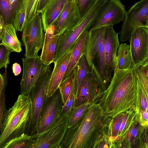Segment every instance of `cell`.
Returning a JSON list of instances; mask_svg holds the SVG:
<instances>
[{"instance_id": "74e56055", "label": "cell", "mask_w": 148, "mask_h": 148, "mask_svg": "<svg viewBox=\"0 0 148 148\" xmlns=\"http://www.w3.org/2000/svg\"><path fill=\"white\" fill-rule=\"evenodd\" d=\"M129 113H127L125 116L120 127L118 134H120L123 130L128 117Z\"/></svg>"}, {"instance_id": "603a6c76", "label": "cell", "mask_w": 148, "mask_h": 148, "mask_svg": "<svg viewBox=\"0 0 148 148\" xmlns=\"http://www.w3.org/2000/svg\"><path fill=\"white\" fill-rule=\"evenodd\" d=\"M90 72L88 63L84 55L82 56L73 72L74 79L72 89L75 97L77 94L79 85L85 74Z\"/></svg>"}, {"instance_id": "836d02e7", "label": "cell", "mask_w": 148, "mask_h": 148, "mask_svg": "<svg viewBox=\"0 0 148 148\" xmlns=\"http://www.w3.org/2000/svg\"><path fill=\"white\" fill-rule=\"evenodd\" d=\"M126 113L120 115L114 121L112 126V134L113 136H116L118 134L119 131L121 124L125 116Z\"/></svg>"}, {"instance_id": "cb8c5ba5", "label": "cell", "mask_w": 148, "mask_h": 148, "mask_svg": "<svg viewBox=\"0 0 148 148\" xmlns=\"http://www.w3.org/2000/svg\"><path fill=\"white\" fill-rule=\"evenodd\" d=\"M27 0H22L15 12L12 24L16 29L22 31L26 14V3Z\"/></svg>"}, {"instance_id": "277c9868", "label": "cell", "mask_w": 148, "mask_h": 148, "mask_svg": "<svg viewBox=\"0 0 148 148\" xmlns=\"http://www.w3.org/2000/svg\"><path fill=\"white\" fill-rule=\"evenodd\" d=\"M31 102L28 95L20 94L14 104L7 110L0 135V148L14 138L25 133L31 117Z\"/></svg>"}, {"instance_id": "1f68e13d", "label": "cell", "mask_w": 148, "mask_h": 148, "mask_svg": "<svg viewBox=\"0 0 148 148\" xmlns=\"http://www.w3.org/2000/svg\"><path fill=\"white\" fill-rule=\"evenodd\" d=\"M5 90L0 93V135L4 116L7 110L5 104Z\"/></svg>"}, {"instance_id": "4dcf8cb0", "label": "cell", "mask_w": 148, "mask_h": 148, "mask_svg": "<svg viewBox=\"0 0 148 148\" xmlns=\"http://www.w3.org/2000/svg\"><path fill=\"white\" fill-rule=\"evenodd\" d=\"M75 95L72 89L65 104L63 105L60 114L69 116L74 106Z\"/></svg>"}, {"instance_id": "e575fe53", "label": "cell", "mask_w": 148, "mask_h": 148, "mask_svg": "<svg viewBox=\"0 0 148 148\" xmlns=\"http://www.w3.org/2000/svg\"><path fill=\"white\" fill-rule=\"evenodd\" d=\"M5 77L0 73V93L5 90L7 84V80Z\"/></svg>"}, {"instance_id": "7a4b0ae2", "label": "cell", "mask_w": 148, "mask_h": 148, "mask_svg": "<svg viewBox=\"0 0 148 148\" xmlns=\"http://www.w3.org/2000/svg\"><path fill=\"white\" fill-rule=\"evenodd\" d=\"M107 116L99 104H90L82 119L68 128L63 141L69 148L93 147L104 128Z\"/></svg>"}, {"instance_id": "ba28073f", "label": "cell", "mask_w": 148, "mask_h": 148, "mask_svg": "<svg viewBox=\"0 0 148 148\" xmlns=\"http://www.w3.org/2000/svg\"><path fill=\"white\" fill-rule=\"evenodd\" d=\"M69 117L60 114L55 122L45 132L32 135L30 148H61L68 128Z\"/></svg>"}, {"instance_id": "d6a6232c", "label": "cell", "mask_w": 148, "mask_h": 148, "mask_svg": "<svg viewBox=\"0 0 148 148\" xmlns=\"http://www.w3.org/2000/svg\"><path fill=\"white\" fill-rule=\"evenodd\" d=\"M79 7L82 18L88 11L95 0H75Z\"/></svg>"}, {"instance_id": "8d00e7d4", "label": "cell", "mask_w": 148, "mask_h": 148, "mask_svg": "<svg viewBox=\"0 0 148 148\" xmlns=\"http://www.w3.org/2000/svg\"><path fill=\"white\" fill-rule=\"evenodd\" d=\"M49 0H40L39 2L37 12H40Z\"/></svg>"}, {"instance_id": "e0dca14e", "label": "cell", "mask_w": 148, "mask_h": 148, "mask_svg": "<svg viewBox=\"0 0 148 148\" xmlns=\"http://www.w3.org/2000/svg\"><path fill=\"white\" fill-rule=\"evenodd\" d=\"M102 92L98 84L90 72L87 73L79 87L74 107L89 102L93 103L94 94Z\"/></svg>"}, {"instance_id": "9c48e42d", "label": "cell", "mask_w": 148, "mask_h": 148, "mask_svg": "<svg viewBox=\"0 0 148 148\" xmlns=\"http://www.w3.org/2000/svg\"><path fill=\"white\" fill-rule=\"evenodd\" d=\"M141 27H148V0L135 3L126 12L121 26L120 41H129L135 30Z\"/></svg>"}, {"instance_id": "f1b7e54d", "label": "cell", "mask_w": 148, "mask_h": 148, "mask_svg": "<svg viewBox=\"0 0 148 148\" xmlns=\"http://www.w3.org/2000/svg\"><path fill=\"white\" fill-rule=\"evenodd\" d=\"M40 0H27L26 3V14L24 25L29 22L36 14Z\"/></svg>"}, {"instance_id": "4316f807", "label": "cell", "mask_w": 148, "mask_h": 148, "mask_svg": "<svg viewBox=\"0 0 148 148\" xmlns=\"http://www.w3.org/2000/svg\"><path fill=\"white\" fill-rule=\"evenodd\" d=\"M73 79V73L64 78L59 84L58 89L61 96L63 105L66 102L71 93Z\"/></svg>"}, {"instance_id": "2e32d148", "label": "cell", "mask_w": 148, "mask_h": 148, "mask_svg": "<svg viewBox=\"0 0 148 148\" xmlns=\"http://www.w3.org/2000/svg\"><path fill=\"white\" fill-rule=\"evenodd\" d=\"M73 47L54 62V67L45 89V99L51 97L58 89L63 79Z\"/></svg>"}, {"instance_id": "52a82bcc", "label": "cell", "mask_w": 148, "mask_h": 148, "mask_svg": "<svg viewBox=\"0 0 148 148\" xmlns=\"http://www.w3.org/2000/svg\"><path fill=\"white\" fill-rule=\"evenodd\" d=\"M41 14L37 12L31 19L24 25L22 40L25 47V57L38 56L43 46L44 34Z\"/></svg>"}, {"instance_id": "8fae6325", "label": "cell", "mask_w": 148, "mask_h": 148, "mask_svg": "<svg viewBox=\"0 0 148 148\" xmlns=\"http://www.w3.org/2000/svg\"><path fill=\"white\" fill-rule=\"evenodd\" d=\"M126 13L120 0H108L102 6L89 30L117 24L123 21Z\"/></svg>"}, {"instance_id": "30bf717a", "label": "cell", "mask_w": 148, "mask_h": 148, "mask_svg": "<svg viewBox=\"0 0 148 148\" xmlns=\"http://www.w3.org/2000/svg\"><path fill=\"white\" fill-rule=\"evenodd\" d=\"M22 60L23 70L20 83V94L27 95L50 65L45 64L39 56L23 58Z\"/></svg>"}, {"instance_id": "d590c367", "label": "cell", "mask_w": 148, "mask_h": 148, "mask_svg": "<svg viewBox=\"0 0 148 148\" xmlns=\"http://www.w3.org/2000/svg\"><path fill=\"white\" fill-rule=\"evenodd\" d=\"M12 71L15 76L18 75L21 71V68L19 64L17 62L14 63L12 67Z\"/></svg>"}, {"instance_id": "4fadbf2b", "label": "cell", "mask_w": 148, "mask_h": 148, "mask_svg": "<svg viewBox=\"0 0 148 148\" xmlns=\"http://www.w3.org/2000/svg\"><path fill=\"white\" fill-rule=\"evenodd\" d=\"M58 92H56V91L49 98L50 100L45 106H43L36 134H39L45 132L59 116L63 105L58 89Z\"/></svg>"}, {"instance_id": "f35d334b", "label": "cell", "mask_w": 148, "mask_h": 148, "mask_svg": "<svg viewBox=\"0 0 148 148\" xmlns=\"http://www.w3.org/2000/svg\"><path fill=\"white\" fill-rule=\"evenodd\" d=\"M5 25V23L4 18L2 16L0 15V43L1 41V35Z\"/></svg>"}, {"instance_id": "f546056e", "label": "cell", "mask_w": 148, "mask_h": 148, "mask_svg": "<svg viewBox=\"0 0 148 148\" xmlns=\"http://www.w3.org/2000/svg\"><path fill=\"white\" fill-rule=\"evenodd\" d=\"M12 52L1 43H0V69L3 67L6 69L10 63V55Z\"/></svg>"}, {"instance_id": "6da1fadb", "label": "cell", "mask_w": 148, "mask_h": 148, "mask_svg": "<svg viewBox=\"0 0 148 148\" xmlns=\"http://www.w3.org/2000/svg\"><path fill=\"white\" fill-rule=\"evenodd\" d=\"M101 93L99 105L108 117L114 118L130 109L139 111V86L134 65L123 70L115 67L109 85Z\"/></svg>"}, {"instance_id": "7402d4cb", "label": "cell", "mask_w": 148, "mask_h": 148, "mask_svg": "<svg viewBox=\"0 0 148 148\" xmlns=\"http://www.w3.org/2000/svg\"><path fill=\"white\" fill-rule=\"evenodd\" d=\"M133 65L130 45L121 43L117 50L115 67L119 70L125 69Z\"/></svg>"}, {"instance_id": "5bb4252c", "label": "cell", "mask_w": 148, "mask_h": 148, "mask_svg": "<svg viewBox=\"0 0 148 148\" xmlns=\"http://www.w3.org/2000/svg\"><path fill=\"white\" fill-rule=\"evenodd\" d=\"M119 34L114 30L113 25L106 27L105 34L104 52L107 72L110 81L113 75L117 51L120 45Z\"/></svg>"}, {"instance_id": "ffe728a7", "label": "cell", "mask_w": 148, "mask_h": 148, "mask_svg": "<svg viewBox=\"0 0 148 148\" xmlns=\"http://www.w3.org/2000/svg\"><path fill=\"white\" fill-rule=\"evenodd\" d=\"M89 31H84L80 36L73 48L63 79L73 73L80 59L86 53Z\"/></svg>"}, {"instance_id": "d4e9b609", "label": "cell", "mask_w": 148, "mask_h": 148, "mask_svg": "<svg viewBox=\"0 0 148 148\" xmlns=\"http://www.w3.org/2000/svg\"><path fill=\"white\" fill-rule=\"evenodd\" d=\"M32 141L31 136L24 133L10 140L3 148H30Z\"/></svg>"}, {"instance_id": "d6986e66", "label": "cell", "mask_w": 148, "mask_h": 148, "mask_svg": "<svg viewBox=\"0 0 148 148\" xmlns=\"http://www.w3.org/2000/svg\"><path fill=\"white\" fill-rule=\"evenodd\" d=\"M54 24L47 28L44 34V40L41 55L42 61L45 64L49 65L54 62L58 40L60 34H54Z\"/></svg>"}, {"instance_id": "5b68a950", "label": "cell", "mask_w": 148, "mask_h": 148, "mask_svg": "<svg viewBox=\"0 0 148 148\" xmlns=\"http://www.w3.org/2000/svg\"><path fill=\"white\" fill-rule=\"evenodd\" d=\"M108 0H95L77 23L60 34L55 53L54 62L73 47L80 36L84 31H89L99 10Z\"/></svg>"}, {"instance_id": "7c38bea8", "label": "cell", "mask_w": 148, "mask_h": 148, "mask_svg": "<svg viewBox=\"0 0 148 148\" xmlns=\"http://www.w3.org/2000/svg\"><path fill=\"white\" fill-rule=\"evenodd\" d=\"M129 41L133 65L142 64L148 59V27L136 29Z\"/></svg>"}, {"instance_id": "83f0119b", "label": "cell", "mask_w": 148, "mask_h": 148, "mask_svg": "<svg viewBox=\"0 0 148 148\" xmlns=\"http://www.w3.org/2000/svg\"><path fill=\"white\" fill-rule=\"evenodd\" d=\"M14 13L10 4V0H0V15L3 18L5 25L12 24Z\"/></svg>"}, {"instance_id": "ac0fdd59", "label": "cell", "mask_w": 148, "mask_h": 148, "mask_svg": "<svg viewBox=\"0 0 148 148\" xmlns=\"http://www.w3.org/2000/svg\"><path fill=\"white\" fill-rule=\"evenodd\" d=\"M70 0H49L41 10V14L44 32L54 24Z\"/></svg>"}, {"instance_id": "ab89813d", "label": "cell", "mask_w": 148, "mask_h": 148, "mask_svg": "<svg viewBox=\"0 0 148 148\" xmlns=\"http://www.w3.org/2000/svg\"><path fill=\"white\" fill-rule=\"evenodd\" d=\"M132 135L133 137H136L137 135V130L135 128H133L131 131Z\"/></svg>"}, {"instance_id": "9a60e30c", "label": "cell", "mask_w": 148, "mask_h": 148, "mask_svg": "<svg viewBox=\"0 0 148 148\" xmlns=\"http://www.w3.org/2000/svg\"><path fill=\"white\" fill-rule=\"evenodd\" d=\"M81 18L75 0H70L54 24V34H60L77 23Z\"/></svg>"}, {"instance_id": "8992f818", "label": "cell", "mask_w": 148, "mask_h": 148, "mask_svg": "<svg viewBox=\"0 0 148 148\" xmlns=\"http://www.w3.org/2000/svg\"><path fill=\"white\" fill-rule=\"evenodd\" d=\"M51 66L39 78L27 95L31 102V117L25 134L32 136L36 133L45 100V89L51 76Z\"/></svg>"}, {"instance_id": "44dd1931", "label": "cell", "mask_w": 148, "mask_h": 148, "mask_svg": "<svg viewBox=\"0 0 148 148\" xmlns=\"http://www.w3.org/2000/svg\"><path fill=\"white\" fill-rule=\"evenodd\" d=\"M1 43L12 52L20 53L22 51L21 43L16 34V29L13 24H5L0 36Z\"/></svg>"}, {"instance_id": "484cf974", "label": "cell", "mask_w": 148, "mask_h": 148, "mask_svg": "<svg viewBox=\"0 0 148 148\" xmlns=\"http://www.w3.org/2000/svg\"><path fill=\"white\" fill-rule=\"evenodd\" d=\"M91 104L87 102L73 108L69 117L68 128L75 125L82 119L88 107Z\"/></svg>"}, {"instance_id": "3957f363", "label": "cell", "mask_w": 148, "mask_h": 148, "mask_svg": "<svg viewBox=\"0 0 148 148\" xmlns=\"http://www.w3.org/2000/svg\"><path fill=\"white\" fill-rule=\"evenodd\" d=\"M107 26L90 30L84 55L90 72L102 91L109 85L105 61L104 43Z\"/></svg>"}]
</instances>
